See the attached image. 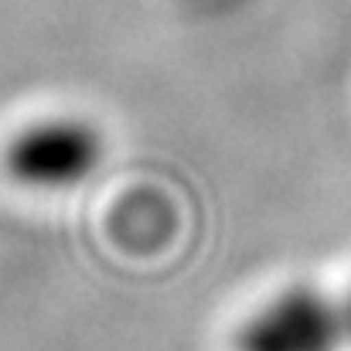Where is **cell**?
<instances>
[{"label": "cell", "mask_w": 351, "mask_h": 351, "mask_svg": "<svg viewBox=\"0 0 351 351\" xmlns=\"http://www.w3.org/2000/svg\"><path fill=\"white\" fill-rule=\"evenodd\" d=\"M341 304H345V328H348V345H351V290L341 297Z\"/></svg>", "instance_id": "obj_3"}, {"label": "cell", "mask_w": 351, "mask_h": 351, "mask_svg": "<svg viewBox=\"0 0 351 351\" xmlns=\"http://www.w3.org/2000/svg\"><path fill=\"white\" fill-rule=\"evenodd\" d=\"M106 157V133L82 113H45L21 123L0 147V171L34 195H58L89 181Z\"/></svg>", "instance_id": "obj_1"}, {"label": "cell", "mask_w": 351, "mask_h": 351, "mask_svg": "<svg viewBox=\"0 0 351 351\" xmlns=\"http://www.w3.org/2000/svg\"><path fill=\"white\" fill-rule=\"evenodd\" d=\"M345 304L317 283H287L266 293L235 328V351H341Z\"/></svg>", "instance_id": "obj_2"}]
</instances>
